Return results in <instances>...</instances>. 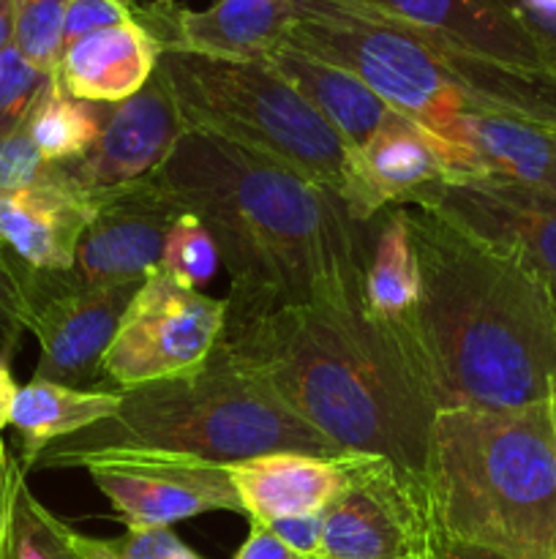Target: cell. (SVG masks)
<instances>
[{
    "label": "cell",
    "instance_id": "7a4b0ae2",
    "mask_svg": "<svg viewBox=\"0 0 556 559\" xmlns=\"http://www.w3.org/2000/svg\"><path fill=\"white\" fill-rule=\"evenodd\" d=\"M156 178L216 240L232 284L229 311L363 306L365 224L322 186L194 131L178 142Z\"/></svg>",
    "mask_w": 556,
    "mask_h": 559
},
{
    "label": "cell",
    "instance_id": "60d3db41",
    "mask_svg": "<svg viewBox=\"0 0 556 559\" xmlns=\"http://www.w3.org/2000/svg\"><path fill=\"white\" fill-rule=\"evenodd\" d=\"M548 402H551V415H554V431H556V377H554V382H551Z\"/></svg>",
    "mask_w": 556,
    "mask_h": 559
},
{
    "label": "cell",
    "instance_id": "1f68e13d",
    "mask_svg": "<svg viewBox=\"0 0 556 559\" xmlns=\"http://www.w3.org/2000/svg\"><path fill=\"white\" fill-rule=\"evenodd\" d=\"M47 167L49 162L38 153L25 129L0 136V194L41 183Z\"/></svg>",
    "mask_w": 556,
    "mask_h": 559
},
{
    "label": "cell",
    "instance_id": "e575fe53",
    "mask_svg": "<svg viewBox=\"0 0 556 559\" xmlns=\"http://www.w3.org/2000/svg\"><path fill=\"white\" fill-rule=\"evenodd\" d=\"M507 3L556 71V5H545L540 0H507Z\"/></svg>",
    "mask_w": 556,
    "mask_h": 559
},
{
    "label": "cell",
    "instance_id": "d6986e66",
    "mask_svg": "<svg viewBox=\"0 0 556 559\" xmlns=\"http://www.w3.org/2000/svg\"><path fill=\"white\" fill-rule=\"evenodd\" d=\"M96 216V200L55 180L0 194V243L25 267L65 273Z\"/></svg>",
    "mask_w": 556,
    "mask_h": 559
},
{
    "label": "cell",
    "instance_id": "b9f144b4",
    "mask_svg": "<svg viewBox=\"0 0 556 559\" xmlns=\"http://www.w3.org/2000/svg\"><path fill=\"white\" fill-rule=\"evenodd\" d=\"M5 530H9V527H5ZM0 559H9V557H5V535H3V540H0Z\"/></svg>",
    "mask_w": 556,
    "mask_h": 559
},
{
    "label": "cell",
    "instance_id": "44dd1931",
    "mask_svg": "<svg viewBox=\"0 0 556 559\" xmlns=\"http://www.w3.org/2000/svg\"><path fill=\"white\" fill-rule=\"evenodd\" d=\"M161 47L140 20L87 33L63 49L55 82L90 104H120L156 74Z\"/></svg>",
    "mask_w": 556,
    "mask_h": 559
},
{
    "label": "cell",
    "instance_id": "9a60e30c",
    "mask_svg": "<svg viewBox=\"0 0 556 559\" xmlns=\"http://www.w3.org/2000/svg\"><path fill=\"white\" fill-rule=\"evenodd\" d=\"M425 205L521 257L556 298V194L501 180L445 183Z\"/></svg>",
    "mask_w": 556,
    "mask_h": 559
},
{
    "label": "cell",
    "instance_id": "4316f807",
    "mask_svg": "<svg viewBox=\"0 0 556 559\" xmlns=\"http://www.w3.org/2000/svg\"><path fill=\"white\" fill-rule=\"evenodd\" d=\"M218 267H221V257H218L213 235L194 213H183L164 240L158 271L172 276L183 287L202 289L213 282Z\"/></svg>",
    "mask_w": 556,
    "mask_h": 559
},
{
    "label": "cell",
    "instance_id": "8fae6325",
    "mask_svg": "<svg viewBox=\"0 0 556 559\" xmlns=\"http://www.w3.org/2000/svg\"><path fill=\"white\" fill-rule=\"evenodd\" d=\"M82 467L112 502L125 530L172 527L213 511L243 513L223 464L174 453L118 451L87 459Z\"/></svg>",
    "mask_w": 556,
    "mask_h": 559
},
{
    "label": "cell",
    "instance_id": "4fadbf2b",
    "mask_svg": "<svg viewBox=\"0 0 556 559\" xmlns=\"http://www.w3.org/2000/svg\"><path fill=\"white\" fill-rule=\"evenodd\" d=\"M93 200L96 216L71 273L87 284H142L161 262L164 240L185 207L156 175Z\"/></svg>",
    "mask_w": 556,
    "mask_h": 559
},
{
    "label": "cell",
    "instance_id": "836d02e7",
    "mask_svg": "<svg viewBox=\"0 0 556 559\" xmlns=\"http://www.w3.org/2000/svg\"><path fill=\"white\" fill-rule=\"evenodd\" d=\"M283 546L294 551V555L305 559L319 557L322 546V513H303V516H287L276 519V522L265 524Z\"/></svg>",
    "mask_w": 556,
    "mask_h": 559
},
{
    "label": "cell",
    "instance_id": "ee69618b",
    "mask_svg": "<svg viewBox=\"0 0 556 559\" xmlns=\"http://www.w3.org/2000/svg\"><path fill=\"white\" fill-rule=\"evenodd\" d=\"M120 3H125V5H134V0H120Z\"/></svg>",
    "mask_w": 556,
    "mask_h": 559
},
{
    "label": "cell",
    "instance_id": "2e32d148",
    "mask_svg": "<svg viewBox=\"0 0 556 559\" xmlns=\"http://www.w3.org/2000/svg\"><path fill=\"white\" fill-rule=\"evenodd\" d=\"M431 134L461 147L467 178L556 194V129L507 115L472 112L445 120Z\"/></svg>",
    "mask_w": 556,
    "mask_h": 559
},
{
    "label": "cell",
    "instance_id": "f35d334b",
    "mask_svg": "<svg viewBox=\"0 0 556 559\" xmlns=\"http://www.w3.org/2000/svg\"><path fill=\"white\" fill-rule=\"evenodd\" d=\"M439 559H510L505 555H496V551L480 549V546H467L456 544V540H445V549H442Z\"/></svg>",
    "mask_w": 556,
    "mask_h": 559
},
{
    "label": "cell",
    "instance_id": "7bdbcfd3",
    "mask_svg": "<svg viewBox=\"0 0 556 559\" xmlns=\"http://www.w3.org/2000/svg\"><path fill=\"white\" fill-rule=\"evenodd\" d=\"M540 3H545V5H556V0H540Z\"/></svg>",
    "mask_w": 556,
    "mask_h": 559
},
{
    "label": "cell",
    "instance_id": "d4e9b609",
    "mask_svg": "<svg viewBox=\"0 0 556 559\" xmlns=\"http://www.w3.org/2000/svg\"><path fill=\"white\" fill-rule=\"evenodd\" d=\"M104 112L107 104H90L69 96L52 74V82L44 87L41 98L27 118L25 131L49 164L69 162L82 156L96 142Z\"/></svg>",
    "mask_w": 556,
    "mask_h": 559
},
{
    "label": "cell",
    "instance_id": "74e56055",
    "mask_svg": "<svg viewBox=\"0 0 556 559\" xmlns=\"http://www.w3.org/2000/svg\"><path fill=\"white\" fill-rule=\"evenodd\" d=\"M16 382L11 377L9 364L5 358H0V431L11 424V407H14V399H16Z\"/></svg>",
    "mask_w": 556,
    "mask_h": 559
},
{
    "label": "cell",
    "instance_id": "d590c367",
    "mask_svg": "<svg viewBox=\"0 0 556 559\" xmlns=\"http://www.w3.org/2000/svg\"><path fill=\"white\" fill-rule=\"evenodd\" d=\"M234 559H305L300 555H294L289 546H283L265 524L251 522V533L245 538V544L240 546V551L234 555Z\"/></svg>",
    "mask_w": 556,
    "mask_h": 559
},
{
    "label": "cell",
    "instance_id": "5bb4252c",
    "mask_svg": "<svg viewBox=\"0 0 556 559\" xmlns=\"http://www.w3.org/2000/svg\"><path fill=\"white\" fill-rule=\"evenodd\" d=\"M158 47L213 60H267L303 20L298 0H216L202 11L172 0L136 5Z\"/></svg>",
    "mask_w": 556,
    "mask_h": 559
},
{
    "label": "cell",
    "instance_id": "8992f818",
    "mask_svg": "<svg viewBox=\"0 0 556 559\" xmlns=\"http://www.w3.org/2000/svg\"><path fill=\"white\" fill-rule=\"evenodd\" d=\"M118 451L174 453L223 467L265 453H341L294 418L221 344L194 374L123 391L118 413L52 442L36 467H82L87 459Z\"/></svg>",
    "mask_w": 556,
    "mask_h": 559
},
{
    "label": "cell",
    "instance_id": "9c48e42d",
    "mask_svg": "<svg viewBox=\"0 0 556 559\" xmlns=\"http://www.w3.org/2000/svg\"><path fill=\"white\" fill-rule=\"evenodd\" d=\"M223 322L227 300L183 287L156 267L120 320L104 358V380L114 391H131L194 374L216 353Z\"/></svg>",
    "mask_w": 556,
    "mask_h": 559
},
{
    "label": "cell",
    "instance_id": "3957f363",
    "mask_svg": "<svg viewBox=\"0 0 556 559\" xmlns=\"http://www.w3.org/2000/svg\"><path fill=\"white\" fill-rule=\"evenodd\" d=\"M218 344L341 453L385 456L425 475L436 407L363 306L227 309Z\"/></svg>",
    "mask_w": 556,
    "mask_h": 559
},
{
    "label": "cell",
    "instance_id": "f1b7e54d",
    "mask_svg": "<svg viewBox=\"0 0 556 559\" xmlns=\"http://www.w3.org/2000/svg\"><path fill=\"white\" fill-rule=\"evenodd\" d=\"M69 538L80 559H202L172 527L125 530L120 538H90L71 527Z\"/></svg>",
    "mask_w": 556,
    "mask_h": 559
},
{
    "label": "cell",
    "instance_id": "cb8c5ba5",
    "mask_svg": "<svg viewBox=\"0 0 556 559\" xmlns=\"http://www.w3.org/2000/svg\"><path fill=\"white\" fill-rule=\"evenodd\" d=\"M120 402L123 391H80L33 377L16 391L9 424L22 440V469L36 467L38 456L52 442L90 429L98 420H107L109 415L118 413Z\"/></svg>",
    "mask_w": 556,
    "mask_h": 559
},
{
    "label": "cell",
    "instance_id": "277c9868",
    "mask_svg": "<svg viewBox=\"0 0 556 559\" xmlns=\"http://www.w3.org/2000/svg\"><path fill=\"white\" fill-rule=\"evenodd\" d=\"M287 44L352 71L387 107L436 131L458 115L491 112L556 129V71L496 63L363 0H298Z\"/></svg>",
    "mask_w": 556,
    "mask_h": 559
},
{
    "label": "cell",
    "instance_id": "7c38bea8",
    "mask_svg": "<svg viewBox=\"0 0 556 559\" xmlns=\"http://www.w3.org/2000/svg\"><path fill=\"white\" fill-rule=\"evenodd\" d=\"M185 134L189 129L172 87L156 69L140 93L120 104H107L101 131L82 156L49 164L44 180H55L76 194L101 197L153 178Z\"/></svg>",
    "mask_w": 556,
    "mask_h": 559
},
{
    "label": "cell",
    "instance_id": "5b68a950",
    "mask_svg": "<svg viewBox=\"0 0 556 559\" xmlns=\"http://www.w3.org/2000/svg\"><path fill=\"white\" fill-rule=\"evenodd\" d=\"M447 540L510 559H556V431L551 402L439 409L425 462Z\"/></svg>",
    "mask_w": 556,
    "mask_h": 559
},
{
    "label": "cell",
    "instance_id": "ab89813d",
    "mask_svg": "<svg viewBox=\"0 0 556 559\" xmlns=\"http://www.w3.org/2000/svg\"><path fill=\"white\" fill-rule=\"evenodd\" d=\"M14 44V0H0V52Z\"/></svg>",
    "mask_w": 556,
    "mask_h": 559
},
{
    "label": "cell",
    "instance_id": "d6a6232c",
    "mask_svg": "<svg viewBox=\"0 0 556 559\" xmlns=\"http://www.w3.org/2000/svg\"><path fill=\"white\" fill-rule=\"evenodd\" d=\"M131 20H136V5H125L120 0H71L63 27V49L87 33L123 25Z\"/></svg>",
    "mask_w": 556,
    "mask_h": 559
},
{
    "label": "cell",
    "instance_id": "e0dca14e",
    "mask_svg": "<svg viewBox=\"0 0 556 559\" xmlns=\"http://www.w3.org/2000/svg\"><path fill=\"white\" fill-rule=\"evenodd\" d=\"M360 453H265L229 464V478L251 522L270 524L276 519L322 513L343 489L354 473Z\"/></svg>",
    "mask_w": 556,
    "mask_h": 559
},
{
    "label": "cell",
    "instance_id": "603a6c76",
    "mask_svg": "<svg viewBox=\"0 0 556 559\" xmlns=\"http://www.w3.org/2000/svg\"><path fill=\"white\" fill-rule=\"evenodd\" d=\"M371 222L376 233L363 267V314L398 344L420 304L418 254L398 207Z\"/></svg>",
    "mask_w": 556,
    "mask_h": 559
},
{
    "label": "cell",
    "instance_id": "f546056e",
    "mask_svg": "<svg viewBox=\"0 0 556 559\" xmlns=\"http://www.w3.org/2000/svg\"><path fill=\"white\" fill-rule=\"evenodd\" d=\"M49 82L52 74L36 69L14 44L0 52V136L25 129Z\"/></svg>",
    "mask_w": 556,
    "mask_h": 559
},
{
    "label": "cell",
    "instance_id": "30bf717a",
    "mask_svg": "<svg viewBox=\"0 0 556 559\" xmlns=\"http://www.w3.org/2000/svg\"><path fill=\"white\" fill-rule=\"evenodd\" d=\"M140 284H87L71 271L27 267V333L41 347L36 377L80 391H114L104 380V358Z\"/></svg>",
    "mask_w": 556,
    "mask_h": 559
},
{
    "label": "cell",
    "instance_id": "ba28073f",
    "mask_svg": "<svg viewBox=\"0 0 556 559\" xmlns=\"http://www.w3.org/2000/svg\"><path fill=\"white\" fill-rule=\"evenodd\" d=\"M445 540L428 478L360 453L347 489L322 511L316 559H439Z\"/></svg>",
    "mask_w": 556,
    "mask_h": 559
},
{
    "label": "cell",
    "instance_id": "83f0119b",
    "mask_svg": "<svg viewBox=\"0 0 556 559\" xmlns=\"http://www.w3.org/2000/svg\"><path fill=\"white\" fill-rule=\"evenodd\" d=\"M69 9L71 0H14V47L47 74H55L63 55Z\"/></svg>",
    "mask_w": 556,
    "mask_h": 559
},
{
    "label": "cell",
    "instance_id": "6da1fadb",
    "mask_svg": "<svg viewBox=\"0 0 556 559\" xmlns=\"http://www.w3.org/2000/svg\"><path fill=\"white\" fill-rule=\"evenodd\" d=\"M420 267V304L398 338L439 409L548 402L556 377V298L510 249L431 205H398Z\"/></svg>",
    "mask_w": 556,
    "mask_h": 559
},
{
    "label": "cell",
    "instance_id": "484cf974",
    "mask_svg": "<svg viewBox=\"0 0 556 559\" xmlns=\"http://www.w3.org/2000/svg\"><path fill=\"white\" fill-rule=\"evenodd\" d=\"M69 524L33 497L25 473L16 480L14 506L5 530L9 559H80L69 538Z\"/></svg>",
    "mask_w": 556,
    "mask_h": 559
},
{
    "label": "cell",
    "instance_id": "ffe728a7",
    "mask_svg": "<svg viewBox=\"0 0 556 559\" xmlns=\"http://www.w3.org/2000/svg\"><path fill=\"white\" fill-rule=\"evenodd\" d=\"M360 162L385 207L425 205L442 186L467 175L456 145L401 112H392L376 131L360 151Z\"/></svg>",
    "mask_w": 556,
    "mask_h": 559
},
{
    "label": "cell",
    "instance_id": "52a82bcc",
    "mask_svg": "<svg viewBox=\"0 0 556 559\" xmlns=\"http://www.w3.org/2000/svg\"><path fill=\"white\" fill-rule=\"evenodd\" d=\"M185 129L265 156L343 202L358 224L385 211L358 153L267 60H213L164 49Z\"/></svg>",
    "mask_w": 556,
    "mask_h": 559
},
{
    "label": "cell",
    "instance_id": "ac0fdd59",
    "mask_svg": "<svg viewBox=\"0 0 556 559\" xmlns=\"http://www.w3.org/2000/svg\"><path fill=\"white\" fill-rule=\"evenodd\" d=\"M379 14L428 31L496 63L554 71L507 0H363Z\"/></svg>",
    "mask_w": 556,
    "mask_h": 559
},
{
    "label": "cell",
    "instance_id": "4dcf8cb0",
    "mask_svg": "<svg viewBox=\"0 0 556 559\" xmlns=\"http://www.w3.org/2000/svg\"><path fill=\"white\" fill-rule=\"evenodd\" d=\"M27 267L0 243V349L14 355L27 333Z\"/></svg>",
    "mask_w": 556,
    "mask_h": 559
},
{
    "label": "cell",
    "instance_id": "7402d4cb",
    "mask_svg": "<svg viewBox=\"0 0 556 559\" xmlns=\"http://www.w3.org/2000/svg\"><path fill=\"white\" fill-rule=\"evenodd\" d=\"M267 63L338 131L358 156L396 112L352 71L314 58L292 44L278 47Z\"/></svg>",
    "mask_w": 556,
    "mask_h": 559
},
{
    "label": "cell",
    "instance_id": "8d00e7d4",
    "mask_svg": "<svg viewBox=\"0 0 556 559\" xmlns=\"http://www.w3.org/2000/svg\"><path fill=\"white\" fill-rule=\"evenodd\" d=\"M22 473H25V469H22V464L11 456L9 448H5V442L0 440V540H3L5 527H9L16 480H20Z\"/></svg>",
    "mask_w": 556,
    "mask_h": 559
}]
</instances>
